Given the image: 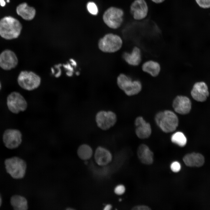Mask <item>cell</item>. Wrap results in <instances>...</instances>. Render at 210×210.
I'll return each mask as SVG.
<instances>
[{"label":"cell","instance_id":"1","mask_svg":"<svg viewBox=\"0 0 210 210\" xmlns=\"http://www.w3.org/2000/svg\"><path fill=\"white\" fill-rule=\"evenodd\" d=\"M22 26L17 19L11 16H6L0 20V36L6 40L18 38L20 34Z\"/></svg>","mask_w":210,"mask_h":210},{"label":"cell","instance_id":"2","mask_svg":"<svg viewBox=\"0 0 210 210\" xmlns=\"http://www.w3.org/2000/svg\"><path fill=\"white\" fill-rule=\"evenodd\" d=\"M155 120L159 127L166 133L174 131L179 123L178 118L176 113L168 110L157 113L155 116Z\"/></svg>","mask_w":210,"mask_h":210},{"label":"cell","instance_id":"3","mask_svg":"<svg viewBox=\"0 0 210 210\" xmlns=\"http://www.w3.org/2000/svg\"><path fill=\"white\" fill-rule=\"evenodd\" d=\"M6 171L10 176L15 179H20L25 175L27 169L26 162L17 156L6 159L4 161Z\"/></svg>","mask_w":210,"mask_h":210},{"label":"cell","instance_id":"4","mask_svg":"<svg viewBox=\"0 0 210 210\" xmlns=\"http://www.w3.org/2000/svg\"><path fill=\"white\" fill-rule=\"evenodd\" d=\"M117 83L119 88L128 96L138 94L143 88L142 83L139 80H133L130 77L122 73L118 76Z\"/></svg>","mask_w":210,"mask_h":210},{"label":"cell","instance_id":"5","mask_svg":"<svg viewBox=\"0 0 210 210\" xmlns=\"http://www.w3.org/2000/svg\"><path fill=\"white\" fill-rule=\"evenodd\" d=\"M124 12L122 8L111 6L104 12L102 20L104 23L109 28L114 29L119 28L123 22Z\"/></svg>","mask_w":210,"mask_h":210},{"label":"cell","instance_id":"6","mask_svg":"<svg viewBox=\"0 0 210 210\" xmlns=\"http://www.w3.org/2000/svg\"><path fill=\"white\" fill-rule=\"evenodd\" d=\"M123 41L118 35L108 33L101 38L98 42V47L102 51L108 53L117 52L122 47Z\"/></svg>","mask_w":210,"mask_h":210},{"label":"cell","instance_id":"7","mask_svg":"<svg viewBox=\"0 0 210 210\" xmlns=\"http://www.w3.org/2000/svg\"><path fill=\"white\" fill-rule=\"evenodd\" d=\"M17 81L19 85L23 89L32 91L40 86L41 79L39 75L34 72L22 71L18 75Z\"/></svg>","mask_w":210,"mask_h":210},{"label":"cell","instance_id":"8","mask_svg":"<svg viewBox=\"0 0 210 210\" xmlns=\"http://www.w3.org/2000/svg\"><path fill=\"white\" fill-rule=\"evenodd\" d=\"M95 120L99 128L106 131L115 125L117 121V116L116 113L112 111L102 110L96 113Z\"/></svg>","mask_w":210,"mask_h":210},{"label":"cell","instance_id":"9","mask_svg":"<svg viewBox=\"0 0 210 210\" xmlns=\"http://www.w3.org/2000/svg\"><path fill=\"white\" fill-rule=\"evenodd\" d=\"M6 104L9 111L15 114L25 111L27 108V102L24 98L16 91L12 92L8 95Z\"/></svg>","mask_w":210,"mask_h":210},{"label":"cell","instance_id":"10","mask_svg":"<svg viewBox=\"0 0 210 210\" xmlns=\"http://www.w3.org/2000/svg\"><path fill=\"white\" fill-rule=\"evenodd\" d=\"M2 139L4 145L9 149H14L18 147L22 141V134L19 130L7 129L3 133Z\"/></svg>","mask_w":210,"mask_h":210},{"label":"cell","instance_id":"11","mask_svg":"<svg viewBox=\"0 0 210 210\" xmlns=\"http://www.w3.org/2000/svg\"><path fill=\"white\" fill-rule=\"evenodd\" d=\"M130 6V11L133 18L136 21L145 19L149 12V7L146 0H133Z\"/></svg>","mask_w":210,"mask_h":210},{"label":"cell","instance_id":"12","mask_svg":"<svg viewBox=\"0 0 210 210\" xmlns=\"http://www.w3.org/2000/svg\"><path fill=\"white\" fill-rule=\"evenodd\" d=\"M18 62V57L12 50L6 49L0 54V67L5 70L15 68Z\"/></svg>","mask_w":210,"mask_h":210},{"label":"cell","instance_id":"13","mask_svg":"<svg viewBox=\"0 0 210 210\" xmlns=\"http://www.w3.org/2000/svg\"><path fill=\"white\" fill-rule=\"evenodd\" d=\"M134 125L135 133L138 138L145 139L150 136L152 133L151 125L142 116H139L136 118Z\"/></svg>","mask_w":210,"mask_h":210},{"label":"cell","instance_id":"14","mask_svg":"<svg viewBox=\"0 0 210 210\" xmlns=\"http://www.w3.org/2000/svg\"><path fill=\"white\" fill-rule=\"evenodd\" d=\"M172 106L176 112L181 115H185L190 112L191 108V103L188 97L178 95L173 100Z\"/></svg>","mask_w":210,"mask_h":210},{"label":"cell","instance_id":"15","mask_svg":"<svg viewBox=\"0 0 210 210\" xmlns=\"http://www.w3.org/2000/svg\"><path fill=\"white\" fill-rule=\"evenodd\" d=\"M191 94L195 100L200 102L206 100L209 95L208 86L204 81L195 83L191 91Z\"/></svg>","mask_w":210,"mask_h":210},{"label":"cell","instance_id":"16","mask_svg":"<svg viewBox=\"0 0 210 210\" xmlns=\"http://www.w3.org/2000/svg\"><path fill=\"white\" fill-rule=\"evenodd\" d=\"M141 68L143 72L153 78L158 77L162 70L160 63L153 59L148 60L143 62Z\"/></svg>","mask_w":210,"mask_h":210},{"label":"cell","instance_id":"17","mask_svg":"<svg viewBox=\"0 0 210 210\" xmlns=\"http://www.w3.org/2000/svg\"><path fill=\"white\" fill-rule=\"evenodd\" d=\"M142 55L141 49L138 46H135L133 48L130 52H124L123 57L129 65L136 66H138L141 63Z\"/></svg>","mask_w":210,"mask_h":210},{"label":"cell","instance_id":"18","mask_svg":"<svg viewBox=\"0 0 210 210\" xmlns=\"http://www.w3.org/2000/svg\"><path fill=\"white\" fill-rule=\"evenodd\" d=\"M94 158L95 162L98 165L104 166L111 161L112 155L108 149L100 146H98L95 150Z\"/></svg>","mask_w":210,"mask_h":210},{"label":"cell","instance_id":"19","mask_svg":"<svg viewBox=\"0 0 210 210\" xmlns=\"http://www.w3.org/2000/svg\"><path fill=\"white\" fill-rule=\"evenodd\" d=\"M137 153L139 159L142 163L147 165L153 163V153L146 144H140L138 147Z\"/></svg>","mask_w":210,"mask_h":210},{"label":"cell","instance_id":"20","mask_svg":"<svg viewBox=\"0 0 210 210\" xmlns=\"http://www.w3.org/2000/svg\"><path fill=\"white\" fill-rule=\"evenodd\" d=\"M16 12L18 15L22 19L27 21L33 19L36 14L35 8L29 6L25 2L18 5L16 7Z\"/></svg>","mask_w":210,"mask_h":210},{"label":"cell","instance_id":"21","mask_svg":"<svg viewBox=\"0 0 210 210\" xmlns=\"http://www.w3.org/2000/svg\"><path fill=\"white\" fill-rule=\"evenodd\" d=\"M183 160L187 166L200 167L204 164V158L200 153H192L185 155L183 158Z\"/></svg>","mask_w":210,"mask_h":210},{"label":"cell","instance_id":"22","mask_svg":"<svg viewBox=\"0 0 210 210\" xmlns=\"http://www.w3.org/2000/svg\"><path fill=\"white\" fill-rule=\"evenodd\" d=\"M10 203L14 210H27L28 209L27 200L24 196L15 194L11 196Z\"/></svg>","mask_w":210,"mask_h":210},{"label":"cell","instance_id":"23","mask_svg":"<svg viewBox=\"0 0 210 210\" xmlns=\"http://www.w3.org/2000/svg\"><path fill=\"white\" fill-rule=\"evenodd\" d=\"M77 154L80 159L87 160L90 159L92 156V149L88 144H83L80 145L78 148Z\"/></svg>","mask_w":210,"mask_h":210},{"label":"cell","instance_id":"24","mask_svg":"<svg viewBox=\"0 0 210 210\" xmlns=\"http://www.w3.org/2000/svg\"><path fill=\"white\" fill-rule=\"evenodd\" d=\"M171 141L179 146H185L187 142V139L184 134L182 132L178 131L173 133L171 137Z\"/></svg>","mask_w":210,"mask_h":210},{"label":"cell","instance_id":"25","mask_svg":"<svg viewBox=\"0 0 210 210\" xmlns=\"http://www.w3.org/2000/svg\"><path fill=\"white\" fill-rule=\"evenodd\" d=\"M86 8L88 12L93 15H96L98 13L99 10L96 4L92 1L88 2L86 4Z\"/></svg>","mask_w":210,"mask_h":210},{"label":"cell","instance_id":"26","mask_svg":"<svg viewBox=\"0 0 210 210\" xmlns=\"http://www.w3.org/2000/svg\"><path fill=\"white\" fill-rule=\"evenodd\" d=\"M196 3L200 8L203 9L210 8V0H195Z\"/></svg>","mask_w":210,"mask_h":210},{"label":"cell","instance_id":"27","mask_svg":"<svg viewBox=\"0 0 210 210\" xmlns=\"http://www.w3.org/2000/svg\"><path fill=\"white\" fill-rule=\"evenodd\" d=\"M170 168L174 172H178L180 171L181 168L180 164L177 161H174L172 163Z\"/></svg>","mask_w":210,"mask_h":210},{"label":"cell","instance_id":"28","mask_svg":"<svg viewBox=\"0 0 210 210\" xmlns=\"http://www.w3.org/2000/svg\"><path fill=\"white\" fill-rule=\"evenodd\" d=\"M125 188L123 185H119L117 186L115 188L114 192L115 194L120 195L123 194L125 192Z\"/></svg>","mask_w":210,"mask_h":210},{"label":"cell","instance_id":"29","mask_svg":"<svg viewBox=\"0 0 210 210\" xmlns=\"http://www.w3.org/2000/svg\"><path fill=\"white\" fill-rule=\"evenodd\" d=\"M133 210H150L151 209L148 206L146 205H139L135 206L132 208Z\"/></svg>","mask_w":210,"mask_h":210},{"label":"cell","instance_id":"30","mask_svg":"<svg viewBox=\"0 0 210 210\" xmlns=\"http://www.w3.org/2000/svg\"><path fill=\"white\" fill-rule=\"evenodd\" d=\"M154 4H160L163 3L166 0H150Z\"/></svg>","mask_w":210,"mask_h":210},{"label":"cell","instance_id":"31","mask_svg":"<svg viewBox=\"0 0 210 210\" xmlns=\"http://www.w3.org/2000/svg\"><path fill=\"white\" fill-rule=\"evenodd\" d=\"M112 206L109 204L106 205L104 207V210H109L111 209Z\"/></svg>","mask_w":210,"mask_h":210},{"label":"cell","instance_id":"32","mask_svg":"<svg viewBox=\"0 0 210 210\" xmlns=\"http://www.w3.org/2000/svg\"><path fill=\"white\" fill-rule=\"evenodd\" d=\"M0 5L2 7H4L5 6L6 2L4 0H0Z\"/></svg>","mask_w":210,"mask_h":210},{"label":"cell","instance_id":"33","mask_svg":"<svg viewBox=\"0 0 210 210\" xmlns=\"http://www.w3.org/2000/svg\"><path fill=\"white\" fill-rule=\"evenodd\" d=\"M3 199L2 195L0 193V208L1 207L2 204Z\"/></svg>","mask_w":210,"mask_h":210},{"label":"cell","instance_id":"34","mask_svg":"<svg viewBox=\"0 0 210 210\" xmlns=\"http://www.w3.org/2000/svg\"><path fill=\"white\" fill-rule=\"evenodd\" d=\"M66 210H74V209H73L71 207H67V208L66 209Z\"/></svg>","mask_w":210,"mask_h":210},{"label":"cell","instance_id":"35","mask_svg":"<svg viewBox=\"0 0 210 210\" xmlns=\"http://www.w3.org/2000/svg\"><path fill=\"white\" fill-rule=\"evenodd\" d=\"M1 82L0 81V90H1Z\"/></svg>","mask_w":210,"mask_h":210},{"label":"cell","instance_id":"36","mask_svg":"<svg viewBox=\"0 0 210 210\" xmlns=\"http://www.w3.org/2000/svg\"><path fill=\"white\" fill-rule=\"evenodd\" d=\"M7 2L8 3L10 2V0H7Z\"/></svg>","mask_w":210,"mask_h":210}]
</instances>
